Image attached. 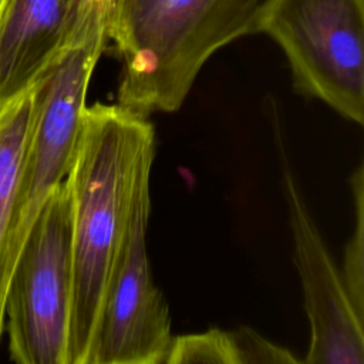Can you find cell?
I'll return each instance as SVG.
<instances>
[{
	"label": "cell",
	"mask_w": 364,
	"mask_h": 364,
	"mask_svg": "<svg viewBox=\"0 0 364 364\" xmlns=\"http://www.w3.org/2000/svg\"><path fill=\"white\" fill-rule=\"evenodd\" d=\"M253 33L284 53L297 92L364 122V0H262Z\"/></svg>",
	"instance_id": "cell-4"
},
{
	"label": "cell",
	"mask_w": 364,
	"mask_h": 364,
	"mask_svg": "<svg viewBox=\"0 0 364 364\" xmlns=\"http://www.w3.org/2000/svg\"><path fill=\"white\" fill-rule=\"evenodd\" d=\"M9 3H10V0H0V23L3 20V16L6 13V9H7Z\"/></svg>",
	"instance_id": "cell-13"
},
{
	"label": "cell",
	"mask_w": 364,
	"mask_h": 364,
	"mask_svg": "<svg viewBox=\"0 0 364 364\" xmlns=\"http://www.w3.org/2000/svg\"><path fill=\"white\" fill-rule=\"evenodd\" d=\"M282 191L310 324L309 351L300 364H364V316L348 297L340 269L284 162Z\"/></svg>",
	"instance_id": "cell-7"
},
{
	"label": "cell",
	"mask_w": 364,
	"mask_h": 364,
	"mask_svg": "<svg viewBox=\"0 0 364 364\" xmlns=\"http://www.w3.org/2000/svg\"><path fill=\"white\" fill-rule=\"evenodd\" d=\"M97 0H10L0 23V107L31 88Z\"/></svg>",
	"instance_id": "cell-8"
},
{
	"label": "cell",
	"mask_w": 364,
	"mask_h": 364,
	"mask_svg": "<svg viewBox=\"0 0 364 364\" xmlns=\"http://www.w3.org/2000/svg\"><path fill=\"white\" fill-rule=\"evenodd\" d=\"M151 182L131 225L97 313L87 364H164L173 344L169 306L154 282L146 252Z\"/></svg>",
	"instance_id": "cell-6"
},
{
	"label": "cell",
	"mask_w": 364,
	"mask_h": 364,
	"mask_svg": "<svg viewBox=\"0 0 364 364\" xmlns=\"http://www.w3.org/2000/svg\"><path fill=\"white\" fill-rule=\"evenodd\" d=\"M351 191L354 200V230L346 245L344 259L340 269L341 280L354 307L364 313V173L358 165L351 175Z\"/></svg>",
	"instance_id": "cell-10"
},
{
	"label": "cell",
	"mask_w": 364,
	"mask_h": 364,
	"mask_svg": "<svg viewBox=\"0 0 364 364\" xmlns=\"http://www.w3.org/2000/svg\"><path fill=\"white\" fill-rule=\"evenodd\" d=\"M109 4L111 0H97L73 38L31 85V119L10 226V272L41 206L70 171L88 84L108 40Z\"/></svg>",
	"instance_id": "cell-3"
},
{
	"label": "cell",
	"mask_w": 364,
	"mask_h": 364,
	"mask_svg": "<svg viewBox=\"0 0 364 364\" xmlns=\"http://www.w3.org/2000/svg\"><path fill=\"white\" fill-rule=\"evenodd\" d=\"M31 88L0 107V340L4 333V296L10 273V226L31 119Z\"/></svg>",
	"instance_id": "cell-9"
},
{
	"label": "cell",
	"mask_w": 364,
	"mask_h": 364,
	"mask_svg": "<svg viewBox=\"0 0 364 364\" xmlns=\"http://www.w3.org/2000/svg\"><path fill=\"white\" fill-rule=\"evenodd\" d=\"M155 128L119 104L87 105L65 182L71 200L73 304L68 364H87L100 303L142 186L151 182Z\"/></svg>",
	"instance_id": "cell-1"
},
{
	"label": "cell",
	"mask_w": 364,
	"mask_h": 364,
	"mask_svg": "<svg viewBox=\"0 0 364 364\" xmlns=\"http://www.w3.org/2000/svg\"><path fill=\"white\" fill-rule=\"evenodd\" d=\"M229 337L242 364H300V360L286 347L270 341L247 326L230 330Z\"/></svg>",
	"instance_id": "cell-12"
},
{
	"label": "cell",
	"mask_w": 364,
	"mask_h": 364,
	"mask_svg": "<svg viewBox=\"0 0 364 364\" xmlns=\"http://www.w3.org/2000/svg\"><path fill=\"white\" fill-rule=\"evenodd\" d=\"M262 0H111L108 38L122 60L117 104L173 112L205 63L253 33Z\"/></svg>",
	"instance_id": "cell-2"
},
{
	"label": "cell",
	"mask_w": 364,
	"mask_h": 364,
	"mask_svg": "<svg viewBox=\"0 0 364 364\" xmlns=\"http://www.w3.org/2000/svg\"><path fill=\"white\" fill-rule=\"evenodd\" d=\"M164 364H242L228 331L209 328L178 336Z\"/></svg>",
	"instance_id": "cell-11"
},
{
	"label": "cell",
	"mask_w": 364,
	"mask_h": 364,
	"mask_svg": "<svg viewBox=\"0 0 364 364\" xmlns=\"http://www.w3.org/2000/svg\"><path fill=\"white\" fill-rule=\"evenodd\" d=\"M71 200L65 179L41 206L10 272L4 328L16 364H68Z\"/></svg>",
	"instance_id": "cell-5"
}]
</instances>
